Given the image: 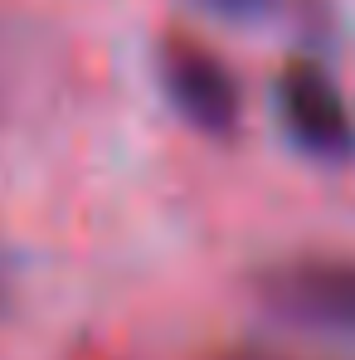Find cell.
Returning a JSON list of instances; mask_svg holds the SVG:
<instances>
[{
	"label": "cell",
	"mask_w": 355,
	"mask_h": 360,
	"mask_svg": "<svg viewBox=\"0 0 355 360\" xmlns=\"http://www.w3.org/2000/svg\"><path fill=\"white\" fill-rule=\"evenodd\" d=\"M253 297L283 326L355 341V253H288L253 273Z\"/></svg>",
	"instance_id": "6da1fadb"
},
{
	"label": "cell",
	"mask_w": 355,
	"mask_h": 360,
	"mask_svg": "<svg viewBox=\"0 0 355 360\" xmlns=\"http://www.w3.org/2000/svg\"><path fill=\"white\" fill-rule=\"evenodd\" d=\"M273 122L288 136V146L306 161L346 166L355 156V108L336 73L311 54H297L273 73Z\"/></svg>",
	"instance_id": "7a4b0ae2"
},
{
	"label": "cell",
	"mask_w": 355,
	"mask_h": 360,
	"mask_svg": "<svg viewBox=\"0 0 355 360\" xmlns=\"http://www.w3.org/2000/svg\"><path fill=\"white\" fill-rule=\"evenodd\" d=\"M156 83H161V98L171 103V112L185 127H195L200 136L224 141L243 127V108H248L243 78L214 44H205L195 34H166L156 49Z\"/></svg>",
	"instance_id": "3957f363"
},
{
	"label": "cell",
	"mask_w": 355,
	"mask_h": 360,
	"mask_svg": "<svg viewBox=\"0 0 355 360\" xmlns=\"http://www.w3.org/2000/svg\"><path fill=\"white\" fill-rule=\"evenodd\" d=\"M205 5L224 20H263L273 10V0H205Z\"/></svg>",
	"instance_id": "277c9868"
},
{
	"label": "cell",
	"mask_w": 355,
	"mask_h": 360,
	"mask_svg": "<svg viewBox=\"0 0 355 360\" xmlns=\"http://www.w3.org/2000/svg\"><path fill=\"white\" fill-rule=\"evenodd\" d=\"M10 302H15V268H10V258L0 253V316L10 311Z\"/></svg>",
	"instance_id": "5b68a950"
},
{
	"label": "cell",
	"mask_w": 355,
	"mask_h": 360,
	"mask_svg": "<svg viewBox=\"0 0 355 360\" xmlns=\"http://www.w3.org/2000/svg\"><path fill=\"white\" fill-rule=\"evenodd\" d=\"M219 360H292V356H278V351H224Z\"/></svg>",
	"instance_id": "8992f818"
}]
</instances>
